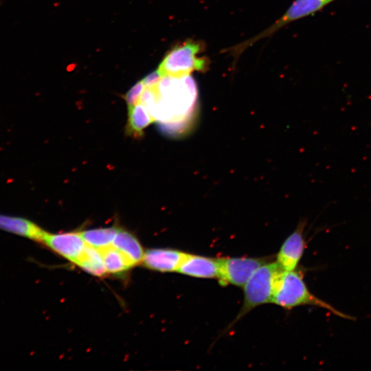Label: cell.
Instances as JSON below:
<instances>
[{"label": "cell", "instance_id": "cell-1", "mask_svg": "<svg viewBox=\"0 0 371 371\" xmlns=\"http://www.w3.org/2000/svg\"><path fill=\"white\" fill-rule=\"evenodd\" d=\"M197 94L196 83L190 76H164L155 86L145 88L139 102L155 121L184 128L195 113Z\"/></svg>", "mask_w": 371, "mask_h": 371}, {"label": "cell", "instance_id": "cell-2", "mask_svg": "<svg viewBox=\"0 0 371 371\" xmlns=\"http://www.w3.org/2000/svg\"><path fill=\"white\" fill-rule=\"evenodd\" d=\"M272 303L286 308L300 306H314L326 309L333 315L347 319H355L350 315L313 294L308 289L301 273L295 270H282L276 280Z\"/></svg>", "mask_w": 371, "mask_h": 371}, {"label": "cell", "instance_id": "cell-3", "mask_svg": "<svg viewBox=\"0 0 371 371\" xmlns=\"http://www.w3.org/2000/svg\"><path fill=\"white\" fill-rule=\"evenodd\" d=\"M204 45L199 41L188 40L172 47L164 56L157 71L164 76L183 77L194 71H205L210 65L207 57L201 56Z\"/></svg>", "mask_w": 371, "mask_h": 371}, {"label": "cell", "instance_id": "cell-4", "mask_svg": "<svg viewBox=\"0 0 371 371\" xmlns=\"http://www.w3.org/2000/svg\"><path fill=\"white\" fill-rule=\"evenodd\" d=\"M283 269L277 262L260 267L244 285V302L237 319L258 306L272 302L276 280Z\"/></svg>", "mask_w": 371, "mask_h": 371}, {"label": "cell", "instance_id": "cell-5", "mask_svg": "<svg viewBox=\"0 0 371 371\" xmlns=\"http://www.w3.org/2000/svg\"><path fill=\"white\" fill-rule=\"evenodd\" d=\"M333 1L334 0H295L284 14L269 27L249 39L225 49V52L238 58L245 50L259 40L273 35L292 22L315 14Z\"/></svg>", "mask_w": 371, "mask_h": 371}, {"label": "cell", "instance_id": "cell-6", "mask_svg": "<svg viewBox=\"0 0 371 371\" xmlns=\"http://www.w3.org/2000/svg\"><path fill=\"white\" fill-rule=\"evenodd\" d=\"M219 260L218 279L222 285L244 286L253 273L269 262L267 258H226Z\"/></svg>", "mask_w": 371, "mask_h": 371}, {"label": "cell", "instance_id": "cell-7", "mask_svg": "<svg viewBox=\"0 0 371 371\" xmlns=\"http://www.w3.org/2000/svg\"><path fill=\"white\" fill-rule=\"evenodd\" d=\"M305 225V221H300L278 253L276 262L284 271L295 270L304 254L306 246L304 237Z\"/></svg>", "mask_w": 371, "mask_h": 371}, {"label": "cell", "instance_id": "cell-8", "mask_svg": "<svg viewBox=\"0 0 371 371\" xmlns=\"http://www.w3.org/2000/svg\"><path fill=\"white\" fill-rule=\"evenodd\" d=\"M42 243L74 263L78 260L87 245L80 233L50 234L46 232Z\"/></svg>", "mask_w": 371, "mask_h": 371}, {"label": "cell", "instance_id": "cell-9", "mask_svg": "<svg viewBox=\"0 0 371 371\" xmlns=\"http://www.w3.org/2000/svg\"><path fill=\"white\" fill-rule=\"evenodd\" d=\"M186 254L175 249H150L144 253L142 261L147 267L153 270L177 271Z\"/></svg>", "mask_w": 371, "mask_h": 371}, {"label": "cell", "instance_id": "cell-10", "mask_svg": "<svg viewBox=\"0 0 371 371\" xmlns=\"http://www.w3.org/2000/svg\"><path fill=\"white\" fill-rule=\"evenodd\" d=\"M178 272L199 278H218L219 260L187 254Z\"/></svg>", "mask_w": 371, "mask_h": 371}, {"label": "cell", "instance_id": "cell-11", "mask_svg": "<svg viewBox=\"0 0 371 371\" xmlns=\"http://www.w3.org/2000/svg\"><path fill=\"white\" fill-rule=\"evenodd\" d=\"M0 229L42 243L46 233L41 227L24 217L0 214Z\"/></svg>", "mask_w": 371, "mask_h": 371}, {"label": "cell", "instance_id": "cell-12", "mask_svg": "<svg viewBox=\"0 0 371 371\" xmlns=\"http://www.w3.org/2000/svg\"><path fill=\"white\" fill-rule=\"evenodd\" d=\"M112 245L122 251L134 265L143 260L144 253L138 240L131 233L118 229Z\"/></svg>", "mask_w": 371, "mask_h": 371}, {"label": "cell", "instance_id": "cell-13", "mask_svg": "<svg viewBox=\"0 0 371 371\" xmlns=\"http://www.w3.org/2000/svg\"><path fill=\"white\" fill-rule=\"evenodd\" d=\"M128 120L127 131L130 135L139 137L143 131L155 121L147 109L141 103L128 106Z\"/></svg>", "mask_w": 371, "mask_h": 371}, {"label": "cell", "instance_id": "cell-14", "mask_svg": "<svg viewBox=\"0 0 371 371\" xmlns=\"http://www.w3.org/2000/svg\"><path fill=\"white\" fill-rule=\"evenodd\" d=\"M99 250L102 256L106 272L118 273L134 265L122 251L112 245Z\"/></svg>", "mask_w": 371, "mask_h": 371}, {"label": "cell", "instance_id": "cell-15", "mask_svg": "<svg viewBox=\"0 0 371 371\" xmlns=\"http://www.w3.org/2000/svg\"><path fill=\"white\" fill-rule=\"evenodd\" d=\"M76 264L94 276H102L106 272L100 250L88 245Z\"/></svg>", "mask_w": 371, "mask_h": 371}, {"label": "cell", "instance_id": "cell-16", "mask_svg": "<svg viewBox=\"0 0 371 371\" xmlns=\"http://www.w3.org/2000/svg\"><path fill=\"white\" fill-rule=\"evenodd\" d=\"M118 229L115 227L93 229L80 234L87 245L100 249L112 245Z\"/></svg>", "mask_w": 371, "mask_h": 371}, {"label": "cell", "instance_id": "cell-17", "mask_svg": "<svg viewBox=\"0 0 371 371\" xmlns=\"http://www.w3.org/2000/svg\"><path fill=\"white\" fill-rule=\"evenodd\" d=\"M145 89V86L142 80L137 82L124 95V100L128 106H133L139 103V99L143 91Z\"/></svg>", "mask_w": 371, "mask_h": 371}, {"label": "cell", "instance_id": "cell-18", "mask_svg": "<svg viewBox=\"0 0 371 371\" xmlns=\"http://www.w3.org/2000/svg\"><path fill=\"white\" fill-rule=\"evenodd\" d=\"M162 76L160 75L159 71L156 70L142 79V82L145 86V88H150L158 84Z\"/></svg>", "mask_w": 371, "mask_h": 371}]
</instances>
